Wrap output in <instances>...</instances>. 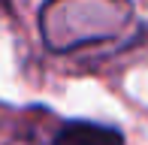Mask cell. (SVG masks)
<instances>
[{"instance_id": "cell-1", "label": "cell", "mask_w": 148, "mask_h": 145, "mask_svg": "<svg viewBox=\"0 0 148 145\" xmlns=\"http://www.w3.org/2000/svg\"><path fill=\"white\" fill-rule=\"evenodd\" d=\"M133 21L130 0H49L39 12L42 39L51 51H73L124 34Z\"/></svg>"}, {"instance_id": "cell-2", "label": "cell", "mask_w": 148, "mask_h": 145, "mask_svg": "<svg viewBox=\"0 0 148 145\" xmlns=\"http://www.w3.org/2000/svg\"><path fill=\"white\" fill-rule=\"evenodd\" d=\"M51 145H124V136H121L115 127H106V124L70 121L55 136Z\"/></svg>"}]
</instances>
